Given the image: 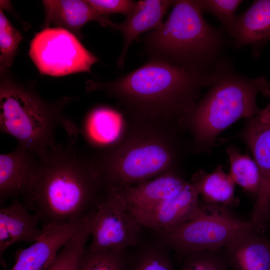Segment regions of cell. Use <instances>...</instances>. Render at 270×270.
Wrapping results in <instances>:
<instances>
[{
  "mask_svg": "<svg viewBox=\"0 0 270 270\" xmlns=\"http://www.w3.org/2000/svg\"><path fill=\"white\" fill-rule=\"evenodd\" d=\"M217 72L203 74L158 60L148 62L110 82L96 84L116 99L132 121L178 125L194 108L201 90L210 86Z\"/></svg>",
  "mask_w": 270,
  "mask_h": 270,
  "instance_id": "obj_1",
  "label": "cell"
},
{
  "mask_svg": "<svg viewBox=\"0 0 270 270\" xmlns=\"http://www.w3.org/2000/svg\"><path fill=\"white\" fill-rule=\"evenodd\" d=\"M40 162L32 184L22 198L42 226L87 219L105 191L92 156L70 146H58Z\"/></svg>",
  "mask_w": 270,
  "mask_h": 270,
  "instance_id": "obj_2",
  "label": "cell"
},
{
  "mask_svg": "<svg viewBox=\"0 0 270 270\" xmlns=\"http://www.w3.org/2000/svg\"><path fill=\"white\" fill-rule=\"evenodd\" d=\"M180 129L174 124L130 120L114 144L92 156L105 190H122L174 170Z\"/></svg>",
  "mask_w": 270,
  "mask_h": 270,
  "instance_id": "obj_3",
  "label": "cell"
},
{
  "mask_svg": "<svg viewBox=\"0 0 270 270\" xmlns=\"http://www.w3.org/2000/svg\"><path fill=\"white\" fill-rule=\"evenodd\" d=\"M224 31L206 22L194 0H174L166 20L144 38V50L150 60L211 74L229 62Z\"/></svg>",
  "mask_w": 270,
  "mask_h": 270,
  "instance_id": "obj_4",
  "label": "cell"
},
{
  "mask_svg": "<svg viewBox=\"0 0 270 270\" xmlns=\"http://www.w3.org/2000/svg\"><path fill=\"white\" fill-rule=\"evenodd\" d=\"M260 94L270 98V82L264 76L246 77L230 62L218 70L206 96L184 118L180 126L192 138L194 152L211 150L218 136L239 119L258 115Z\"/></svg>",
  "mask_w": 270,
  "mask_h": 270,
  "instance_id": "obj_5",
  "label": "cell"
},
{
  "mask_svg": "<svg viewBox=\"0 0 270 270\" xmlns=\"http://www.w3.org/2000/svg\"><path fill=\"white\" fill-rule=\"evenodd\" d=\"M70 123L32 94L12 86L1 88V131L14 137L18 146L38 159L46 157L58 148L54 136L58 124L76 129Z\"/></svg>",
  "mask_w": 270,
  "mask_h": 270,
  "instance_id": "obj_6",
  "label": "cell"
},
{
  "mask_svg": "<svg viewBox=\"0 0 270 270\" xmlns=\"http://www.w3.org/2000/svg\"><path fill=\"white\" fill-rule=\"evenodd\" d=\"M253 228L250 220L238 218L226 206L204 202L194 218L170 232L156 235L170 250L182 256L194 252L218 250Z\"/></svg>",
  "mask_w": 270,
  "mask_h": 270,
  "instance_id": "obj_7",
  "label": "cell"
},
{
  "mask_svg": "<svg viewBox=\"0 0 270 270\" xmlns=\"http://www.w3.org/2000/svg\"><path fill=\"white\" fill-rule=\"evenodd\" d=\"M29 54L41 74L54 76L90 72L98 62L72 32L60 27L46 28L36 34Z\"/></svg>",
  "mask_w": 270,
  "mask_h": 270,
  "instance_id": "obj_8",
  "label": "cell"
},
{
  "mask_svg": "<svg viewBox=\"0 0 270 270\" xmlns=\"http://www.w3.org/2000/svg\"><path fill=\"white\" fill-rule=\"evenodd\" d=\"M142 228L119 194L106 189L96 209L88 247L94 250L135 248L142 240Z\"/></svg>",
  "mask_w": 270,
  "mask_h": 270,
  "instance_id": "obj_9",
  "label": "cell"
},
{
  "mask_svg": "<svg viewBox=\"0 0 270 270\" xmlns=\"http://www.w3.org/2000/svg\"><path fill=\"white\" fill-rule=\"evenodd\" d=\"M199 196L197 186L190 182L180 193L167 200L144 209H129L143 228L162 234L174 230L200 212Z\"/></svg>",
  "mask_w": 270,
  "mask_h": 270,
  "instance_id": "obj_10",
  "label": "cell"
},
{
  "mask_svg": "<svg viewBox=\"0 0 270 270\" xmlns=\"http://www.w3.org/2000/svg\"><path fill=\"white\" fill-rule=\"evenodd\" d=\"M86 220L62 226H43L42 236L29 247L20 250L11 270H46L62 246L88 223Z\"/></svg>",
  "mask_w": 270,
  "mask_h": 270,
  "instance_id": "obj_11",
  "label": "cell"
},
{
  "mask_svg": "<svg viewBox=\"0 0 270 270\" xmlns=\"http://www.w3.org/2000/svg\"><path fill=\"white\" fill-rule=\"evenodd\" d=\"M219 251L232 270H270V239L254 228L238 234Z\"/></svg>",
  "mask_w": 270,
  "mask_h": 270,
  "instance_id": "obj_12",
  "label": "cell"
},
{
  "mask_svg": "<svg viewBox=\"0 0 270 270\" xmlns=\"http://www.w3.org/2000/svg\"><path fill=\"white\" fill-rule=\"evenodd\" d=\"M32 152L18 146L13 152L0 156V202L23 197L29 190L40 166Z\"/></svg>",
  "mask_w": 270,
  "mask_h": 270,
  "instance_id": "obj_13",
  "label": "cell"
},
{
  "mask_svg": "<svg viewBox=\"0 0 270 270\" xmlns=\"http://www.w3.org/2000/svg\"><path fill=\"white\" fill-rule=\"evenodd\" d=\"M28 208L18 198L10 204L0 209V256L2 266H6L3 258L4 251L19 242H34L44 233L39 228L38 217L30 214Z\"/></svg>",
  "mask_w": 270,
  "mask_h": 270,
  "instance_id": "obj_14",
  "label": "cell"
},
{
  "mask_svg": "<svg viewBox=\"0 0 270 270\" xmlns=\"http://www.w3.org/2000/svg\"><path fill=\"white\" fill-rule=\"evenodd\" d=\"M228 35L235 48L250 46L257 54L270 41V0L254 1L246 11L236 16Z\"/></svg>",
  "mask_w": 270,
  "mask_h": 270,
  "instance_id": "obj_15",
  "label": "cell"
},
{
  "mask_svg": "<svg viewBox=\"0 0 270 270\" xmlns=\"http://www.w3.org/2000/svg\"><path fill=\"white\" fill-rule=\"evenodd\" d=\"M189 183L174 170L122 190H115L130 209H144L180 193ZM112 189V188H111Z\"/></svg>",
  "mask_w": 270,
  "mask_h": 270,
  "instance_id": "obj_16",
  "label": "cell"
},
{
  "mask_svg": "<svg viewBox=\"0 0 270 270\" xmlns=\"http://www.w3.org/2000/svg\"><path fill=\"white\" fill-rule=\"evenodd\" d=\"M174 0H144L137 2L131 14L121 24L113 23L112 28L120 31L124 36L122 52L118 61L122 68L128 50L132 41L140 34L156 30L162 24V20Z\"/></svg>",
  "mask_w": 270,
  "mask_h": 270,
  "instance_id": "obj_17",
  "label": "cell"
},
{
  "mask_svg": "<svg viewBox=\"0 0 270 270\" xmlns=\"http://www.w3.org/2000/svg\"><path fill=\"white\" fill-rule=\"evenodd\" d=\"M42 2L47 28L52 24L78 33L82 26L90 21H97L110 28L113 23L98 13L87 0H44Z\"/></svg>",
  "mask_w": 270,
  "mask_h": 270,
  "instance_id": "obj_18",
  "label": "cell"
},
{
  "mask_svg": "<svg viewBox=\"0 0 270 270\" xmlns=\"http://www.w3.org/2000/svg\"><path fill=\"white\" fill-rule=\"evenodd\" d=\"M124 131L121 115L106 108H99L92 110L86 118L82 129L86 140L102 150L114 144Z\"/></svg>",
  "mask_w": 270,
  "mask_h": 270,
  "instance_id": "obj_19",
  "label": "cell"
},
{
  "mask_svg": "<svg viewBox=\"0 0 270 270\" xmlns=\"http://www.w3.org/2000/svg\"><path fill=\"white\" fill-rule=\"evenodd\" d=\"M246 118L244 129L236 137L248 146L252 154L261 178L260 192L270 175V122H262L258 115Z\"/></svg>",
  "mask_w": 270,
  "mask_h": 270,
  "instance_id": "obj_20",
  "label": "cell"
},
{
  "mask_svg": "<svg viewBox=\"0 0 270 270\" xmlns=\"http://www.w3.org/2000/svg\"><path fill=\"white\" fill-rule=\"evenodd\" d=\"M190 182L197 186L204 202L226 207L238 204L239 200L234 194L235 182L230 174L224 172L221 166H218L211 173L198 170Z\"/></svg>",
  "mask_w": 270,
  "mask_h": 270,
  "instance_id": "obj_21",
  "label": "cell"
},
{
  "mask_svg": "<svg viewBox=\"0 0 270 270\" xmlns=\"http://www.w3.org/2000/svg\"><path fill=\"white\" fill-rule=\"evenodd\" d=\"M131 266L127 270H174L169 256L168 247L157 236L154 240L143 242L136 247Z\"/></svg>",
  "mask_w": 270,
  "mask_h": 270,
  "instance_id": "obj_22",
  "label": "cell"
},
{
  "mask_svg": "<svg viewBox=\"0 0 270 270\" xmlns=\"http://www.w3.org/2000/svg\"><path fill=\"white\" fill-rule=\"evenodd\" d=\"M230 164V175L236 183L248 192L256 195L259 193L261 178L259 170L254 160L239 149L230 146L226 149Z\"/></svg>",
  "mask_w": 270,
  "mask_h": 270,
  "instance_id": "obj_23",
  "label": "cell"
},
{
  "mask_svg": "<svg viewBox=\"0 0 270 270\" xmlns=\"http://www.w3.org/2000/svg\"><path fill=\"white\" fill-rule=\"evenodd\" d=\"M94 216L72 236L60 249L46 270H80L82 260L86 244L90 237Z\"/></svg>",
  "mask_w": 270,
  "mask_h": 270,
  "instance_id": "obj_24",
  "label": "cell"
},
{
  "mask_svg": "<svg viewBox=\"0 0 270 270\" xmlns=\"http://www.w3.org/2000/svg\"><path fill=\"white\" fill-rule=\"evenodd\" d=\"M126 250H94L86 247L80 270H127Z\"/></svg>",
  "mask_w": 270,
  "mask_h": 270,
  "instance_id": "obj_25",
  "label": "cell"
},
{
  "mask_svg": "<svg viewBox=\"0 0 270 270\" xmlns=\"http://www.w3.org/2000/svg\"><path fill=\"white\" fill-rule=\"evenodd\" d=\"M22 40L20 33L10 23L3 12L0 11V61L2 68L10 67L18 44Z\"/></svg>",
  "mask_w": 270,
  "mask_h": 270,
  "instance_id": "obj_26",
  "label": "cell"
},
{
  "mask_svg": "<svg viewBox=\"0 0 270 270\" xmlns=\"http://www.w3.org/2000/svg\"><path fill=\"white\" fill-rule=\"evenodd\" d=\"M202 13L214 15L221 22L224 31H230L234 20L235 12L242 2L241 0H194Z\"/></svg>",
  "mask_w": 270,
  "mask_h": 270,
  "instance_id": "obj_27",
  "label": "cell"
},
{
  "mask_svg": "<svg viewBox=\"0 0 270 270\" xmlns=\"http://www.w3.org/2000/svg\"><path fill=\"white\" fill-rule=\"evenodd\" d=\"M180 270H228L224 258L217 251H201L184 255Z\"/></svg>",
  "mask_w": 270,
  "mask_h": 270,
  "instance_id": "obj_28",
  "label": "cell"
},
{
  "mask_svg": "<svg viewBox=\"0 0 270 270\" xmlns=\"http://www.w3.org/2000/svg\"><path fill=\"white\" fill-rule=\"evenodd\" d=\"M270 218V175L256 198L250 222L254 228L260 226Z\"/></svg>",
  "mask_w": 270,
  "mask_h": 270,
  "instance_id": "obj_29",
  "label": "cell"
},
{
  "mask_svg": "<svg viewBox=\"0 0 270 270\" xmlns=\"http://www.w3.org/2000/svg\"><path fill=\"white\" fill-rule=\"evenodd\" d=\"M88 4L102 15L121 13L128 16L134 10L137 2L130 0H88Z\"/></svg>",
  "mask_w": 270,
  "mask_h": 270,
  "instance_id": "obj_30",
  "label": "cell"
},
{
  "mask_svg": "<svg viewBox=\"0 0 270 270\" xmlns=\"http://www.w3.org/2000/svg\"><path fill=\"white\" fill-rule=\"evenodd\" d=\"M258 116L264 122H270V102L267 106L262 110Z\"/></svg>",
  "mask_w": 270,
  "mask_h": 270,
  "instance_id": "obj_31",
  "label": "cell"
},
{
  "mask_svg": "<svg viewBox=\"0 0 270 270\" xmlns=\"http://www.w3.org/2000/svg\"><path fill=\"white\" fill-rule=\"evenodd\" d=\"M259 230L264 233L270 239V218L262 225Z\"/></svg>",
  "mask_w": 270,
  "mask_h": 270,
  "instance_id": "obj_32",
  "label": "cell"
}]
</instances>
